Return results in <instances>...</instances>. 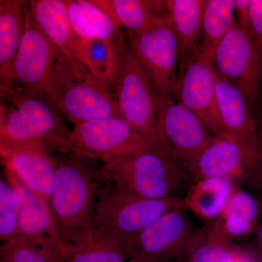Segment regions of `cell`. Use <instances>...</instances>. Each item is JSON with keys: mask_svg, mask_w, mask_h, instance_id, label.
Segmentation results:
<instances>
[{"mask_svg": "<svg viewBox=\"0 0 262 262\" xmlns=\"http://www.w3.org/2000/svg\"><path fill=\"white\" fill-rule=\"evenodd\" d=\"M71 130L47 96L1 84V149L69 153Z\"/></svg>", "mask_w": 262, "mask_h": 262, "instance_id": "cell-1", "label": "cell"}, {"mask_svg": "<svg viewBox=\"0 0 262 262\" xmlns=\"http://www.w3.org/2000/svg\"><path fill=\"white\" fill-rule=\"evenodd\" d=\"M54 158L50 205L62 241L79 244L91 238L98 191L103 181L93 160L71 153Z\"/></svg>", "mask_w": 262, "mask_h": 262, "instance_id": "cell-2", "label": "cell"}, {"mask_svg": "<svg viewBox=\"0 0 262 262\" xmlns=\"http://www.w3.org/2000/svg\"><path fill=\"white\" fill-rule=\"evenodd\" d=\"M179 208H184V201L177 196L141 198L103 182L98 191L90 239L118 246L127 255V246L136 236L160 215Z\"/></svg>", "mask_w": 262, "mask_h": 262, "instance_id": "cell-3", "label": "cell"}, {"mask_svg": "<svg viewBox=\"0 0 262 262\" xmlns=\"http://www.w3.org/2000/svg\"><path fill=\"white\" fill-rule=\"evenodd\" d=\"M184 170L168 144H158L102 163L99 175L123 192L163 199L174 196Z\"/></svg>", "mask_w": 262, "mask_h": 262, "instance_id": "cell-4", "label": "cell"}, {"mask_svg": "<svg viewBox=\"0 0 262 262\" xmlns=\"http://www.w3.org/2000/svg\"><path fill=\"white\" fill-rule=\"evenodd\" d=\"M49 99L72 124L120 116L113 93L84 63L76 65L58 56Z\"/></svg>", "mask_w": 262, "mask_h": 262, "instance_id": "cell-5", "label": "cell"}, {"mask_svg": "<svg viewBox=\"0 0 262 262\" xmlns=\"http://www.w3.org/2000/svg\"><path fill=\"white\" fill-rule=\"evenodd\" d=\"M113 94L122 118L143 134L165 141L160 128L165 98L150 80L127 42L122 53Z\"/></svg>", "mask_w": 262, "mask_h": 262, "instance_id": "cell-6", "label": "cell"}, {"mask_svg": "<svg viewBox=\"0 0 262 262\" xmlns=\"http://www.w3.org/2000/svg\"><path fill=\"white\" fill-rule=\"evenodd\" d=\"M158 144H168L143 134L121 116H113L74 125L69 153L103 163Z\"/></svg>", "mask_w": 262, "mask_h": 262, "instance_id": "cell-7", "label": "cell"}, {"mask_svg": "<svg viewBox=\"0 0 262 262\" xmlns=\"http://www.w3.org/2000/svg\"><path fill=\"white\" fill-rule=\"evenodd\" d=\"M127 42L158 92L176 98L180 48L168 14L161 15L142 32H125Z\"/></svg>", "mask_w": 262, "mask_h": 262, "instance_id": "cell-8", "label": "cell"}, {"mask_svg": "<svg viewBox=\"0 0 262 262\" xmlns=\"http://www.w3.org/2000/svg\"><path fill=\"white\" fill-rule=\"evenodd\" d=\"M213 64L217 75L241 90L261 115L262 51L237 21L215 48Z\"/></svg>", "mask_w": 262, "mask_h": 262, "instance_id": "cell-9", "label": "cell"}, {"mask_svg": "<svg viewBox=\"0 0 262 262\" xmlns=\"http://www.w3.org/2000/svg\"><path fill=\"white\" fill-rule=\"evenodd\" d=\"M196 179L224 178L262 190V151L228 133L213 136L189 170Z\"/></svg>", "mask_w": 262, "mask_h": 262, "instance_id": "cell-10", "label": "cell"}, {"mask_svg": "<svg viewBox=\"0 0 262 262\" xmlns=\"http://www.w3.org/2000/svg\"><path fill=\"white\" fill-rule=\"evenodd\" d=\"M184 209L166 212L141 231L127 246L129 259L168 261L187 258L204 232L193 230Z\"/></svg>", "mask_w": 262, "mask_h": 262, "instance_id": "cell-11", "label": "cell"}, {"mask_svg": "<svg viewBox=\"0 0 262 262\" xmlns=\"http://www.w3.org/2000/svg\"><path fill=\"white\" fill-rule=\"evenodd\" d=\"M58 56L29 10L23 39L13 63L11 83L49 98Z\"/></svg>", "mask_w": 262, "mask_h": 262, "instance_id": "cell-12", "label": "cell"}, {"mask_svg": "<svg viewBox=\"0 0 262 262\" xmlns=\"http://www.w3.org/2000/svg\"><path fill=\"white\" fill-rule=\"evenodd\" d=\"M216 79L213 61L200 53L182 71L175 98L195 114L213 135L225 132L217 101Z\"/></svg>", "mask_w": 262, "mask_h": 262, "instance_id": "cell-13", "label": "cell"}, {"mask_svg": "<svg viewBox=\"0 0 262 262\" xmlns=\"http://www.w3.org/2000/svg\"><path fill=\"white\" fill-rule=\"evenodd\" d=\"M160 128L174 156L187 172L214 136L195 114L173 98L164 99Z\"/></svg>", "mask_w": 262, "mask_h": 262, "instance_id": "cell-14", "label": "cell"}, {"mask_svg": "<svg viewBox=\"0 0 262 262\" xmlns=\"http://www.w3.org/2000/svg\"><path fill=\"white\" fill-rule=\"evenodd\" d=\"M216 94L225 132L262 151L261 115L241 90L218 75Z\"/></svg>", "mask_w": 262, "mask_h": 262, "instance_id": "cell-15", "label": "cell"}, {"mask_svg": "<svg viewBox=\"0 0 262 262\" xmlns=\"http://www.w3.org/2000/svg\"><path fill=\"white\" fill-rule=\"evenodd\" d=\"M6 178L18 193L20 201L18 235L56 246L62 238L49 201L33 192L13 173L5 170Z\"/></svg>", "mask_w": 262, "mask_h": 262, "instance_id": "cell-16", "label": "cell"}, {"mask_svg": "<svg viewBox=\"0 0 262 262\" xmlns=\"http://www.w3.org/2000/svg\"><path fill=\"white\" fill-rule=\"evenodd\" d=\"M261 206L251 193L236 187L220 216L212 222L208 234L231 243L252 237L259 225Z\"/></svg>", "mask_w": 262, "mask_h": 262, "instance_id": "cell-17", "label": "cell"}, {"mask_svg": "<svg viewBox=\"0 0 262 262\" xmlns=\"http://www.w3.org/2000/svg\"><path fill=\"white\" fill-rule=\"evenodd\" d=\"M29 10L60 56L74 64L84 63L77 56V38L71 27L64 0H32Z\"/></svg>", "mask_w": 262, "mask_h": 262, "instance_id": "cell-18", "label": "cell"}, {"mask_svg": "<svg viewBox=\"0 0 262 262\" xmlns=\"http://www.w3.org/2000/svg\"><path fill=\"white\" fill-rule=\"evenodd\" d=\"M1 158L5 170L50 203L56 169L53 155L31 150L1 149Z\"/></svg>", "mask_w": 262, "mask_h": 262, "instance_id": "cell-19", "label": "cell"}, {"mask_svg": "<svg viewBox=\"0 0 262 262\" xmlns=\"http://www.w3.org/2000/svg\"><path fill=\"white\" fill-rule=\"evenodd\" d=\"M166 1L167 14L180 48V77L184 67L201 53L202 23L206 0Z\"/></svg>", "mask_w": 262, "mask_h": 262, "instance_id": "cell-20", "label": "cell"}, {"mask_svg": "<svg viewBox=\"0 0 262 262\" xmlns=\"http://www.w3.org/2000/svg\"><path fill=\"white\" fill-rule=\"evenodd\" d=\"M29 10V2L0 1V80L12 82L15 56L23 39Z\"/></svg>", "mask_w": 262, "mask_h": 262, "instance_id": "cell-21", "label": "cell"}, {"mask_svg": "<svg viewBox=\"0 0 262 262\" xmlns=\"http://www.w3.org/2000/svg\"><path fill=\"white\" fill-rule=\"evenodd\" d=\"M71 27L80 39H111L126 42L125 34L94 0H64Z\"/></svg>", "mask_w": 262, "mask_h": 262, "instance_id": "cell-22", "label": "cell"}, {"mask_svg": "<svg viewBox=\"0 0 262 262\" xmlns=\"http://www.w3.org/2000/svg\"><path fill=\"white\" fill-rule=\"evenodd\" d=\"M236 187L235 183L227 179H196L183 200L184 208L201 220L212 223L225 209Z\"/></svg>", "mask_w": 262, "mask_h": 262, "instance_id": "cell-23", "label": "cell"}, {"mask_svg": "<svg viewBox=\"0 0 262 262\" xmlns=\"http://www.w3.org/2000/svg\"><path fill=\"white\" fill-rule=\"evenodd\" d=\"M126 42L77 38V56L92 75L113 93Z\"/></svg>", "mask_w": 262, "mask_h": 262, "instance_id": "cell-24", "label": "cell"}, {"mask_svg": "<svg viewBox=\"0 0 262 262\" xmlns=\"http://www.w3.org/2000/svg\"><path fill=\"white\" fill-rule=\"evenodd\" d=\"M126 32L145 30L157 18L167 12V1L157 0H94Z\"/></svg>", "mask_w": 262, "mask_h": 262, "instance_id": "cell-25", "label": "cell"}, {"mask_svg": "<svg viewBox=\"0 0 262 262\" xmlns=\"http://www.w3.org/2000/svg\"><path fill=\"white\" fill-rule=\"evenodd\" d=\"M234 8L235 0H206L200 52L212 61L219 43L236 23Z\"/></svg>", "mask_w": 262, "mask_h": 262, "instance_id": "cell-26", "label": "cell"}, {"mask_svg": "<svg viewBox=\"0 0 262 262\" xmlns=\"http://www.w3.org/2000/svg\"><path fill=\"white\" fill-rule=\"evenodd\" d=\"M53 262H127L128 256L118 246L89 239L79 244L62 241L52 250Z\"/></svg>", "mask_w": 262, "mask_h": 262, "instance_id": "cell-27", "label": "cell"}, {"mask_svg": "<svg viewBox=\"0 0 262 262\" xmlns=\"http://www.w3.org/2000/svg\"><path fill=\"white\" fill-rule=\"evenodd\" d=\"M55 246L24 236H15L2 243L0 262H53L52 250Z\"/></svg>", "mask_w": 262, "mask_h": 262, "instance_id": "cell-28", "label": "cell"}, {"mask_svg": "<svg viewBox=\"0 0 262 262\" xmlns=\"http://www.w3.org/2000/svg\"><path fill=\"white\" fill-rule=\"evenodd\" d=\"M20 201L18 193L8 180H0V239L5 242L18 235Z\"/></svg>", "mask_w": 262, "mask_h": 262, "instance_id": "cell-29", "label": "cell"}, {"mask_svg": "<svg viewBox=\"0 0 262 262\" xmlns=\"http://www.w3.org/2000/svg\"><path fill=\"white\" fill-rule=\"evenodd\" d=\"M235 246L204 232L186 262H232Z\"/></svg>", "mask_w": 262, "mask_h": 262, "instance_id": "cell-30", "label": "cell"}, {"mask_svg": "<svg viewBox=\"0 0 262 262\" xmlns=\"http://www.w3.org/2000/svg\"><path fill=\"white\" fill-rule=\"evenodd\" d=\"M251 34L262 51V0H249Z\"/></svg>", "mask_w": 262, "mask_h": 262, "instance_id": "cell-31", "label": "cell"}, {"mask_svg": "<svg viewBox=\"0 0 262 262\" xmlns=\"http://www.w3.org/2000/svg\"><path fill=\"white\" fill-rule=\"evenodd\" d=\"M235 18L237 24L243 30L251 34V18H250L249 0H235Z\"/></svg>", "mask_w": 262, "mask_h": 262, "instance_id": "cell-32", "label": "cell"}, {"mask_svg": "<svg viewBox=\"0 0 262 262\" xmlns=\"http://www.w3.org/2000/svg\"><path fill=\"white\" fill-rule=\"evenodd\" d=\"M252 237V246L250 253L256 262H262V220Z\"/></svg>", "mask_w": 262, "mask_h": 262, "instance_id": "cell-33", "label": "cell"}, {"mask_svg": "<svg viewBox=\"0 0 262 262\" xmlns=\"http://www.w3.org/2000/svg\"><path fill=\"white\" fill-rule=\"evenodd\" d=\"M232 262H256V261L251 253L246 252L236 247Z\"/></svg>", "mask_w": 262, "mask_h": 262, "instance_id": "cell-34", "label": "cell"}, {"mask_svg": "<svg viewBox=\"0 0 262 262\" xmlns=\"http://www.w3.org/2000/svg\"><path fill=\"white\" fill-rule=\"evenodd\" d=\"M127 262H186L185 258L184 260H173V261H150V260L141 259V258H131L129 259Z\"/></svg>", "mask_w": 262, "mask_h": 262, "instance_id": "cell-35", "label": "cell"}, {"mask_svg": "<svg viewBox=\"0 0 262 262\" xmlns=\"http://www.w3.org/2000/svg\"><path fill=\"white\" fill-rule=\"evenodd\" d=\"M260 203H261V215H262V190L261 191V198H260Z\"/></svg>", "mask_w": 262, "mask_h": 262, "instance_id": "cell-36", "label": "cell"}]
</instances>
